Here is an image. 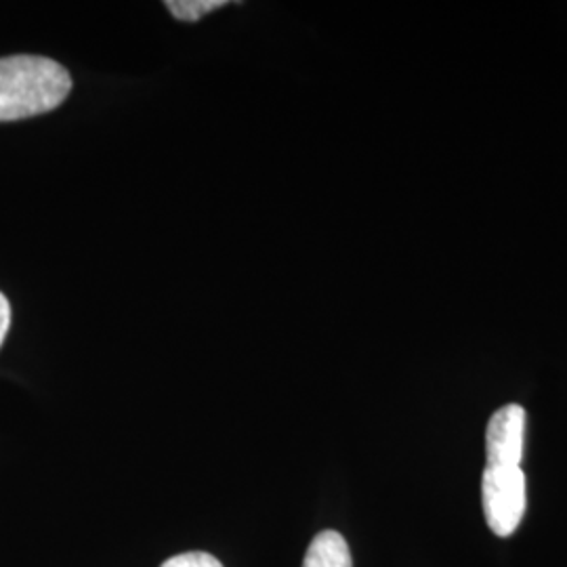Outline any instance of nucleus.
<instances>
[{"label": "nucleus", "instance_id": "nucleus-5", "mask_svg": "<svg viewBox=\"0 0 567 567\" xmlns=\"http://www.w3.org/2000/svg\"><path fill=\"white\" fill-rule=\"evenodd\" d=\"M225 0H168L164 7L171 11L173 18L182 21L203 20L204 16L225 7Z\"/></svg>", "mask_w": 567, "mask_h": 567}, {"label": "nucleus", "instance_id": "nucleus-1", "mask_svg": "<svg viewBox=\"0 0 567 567\" xmlns=\"http://www.w3.org/2000/svg\"><path fill=\"white\" fill-rule=\"evenodd\" d=\"M72 91L70 72L49 58H0V122L41 116L65 102Z\"/></svg>", "mask_w": 567, "mask_h": 567}, {"label": "nucleus", "instance_id": "nucleus-3", "mask_svg": "<svg viewBox=\"0 0 567 567\" xmlns=\"http://www.w3.org/2000/svg\"><path fill=\"white\" fill-rule=\"evenodd\" d=\"M526 410L508 404L496 410L487 423V466H519L524 456Z\"/></svg>", "mask_w": 567, "mask_h": 567}, {"label": "nucleus", "instance_id": "nucleus-7", "mask_svg": "<svg viewBox=\"0 0 567 567\" xmlns=\"http://www.w3.org/2000/svg\"><path fill=\"white\" fill-rule=\"evenodd\" d=\"M9 326H11V305H9V299L0 292V344L4 343V339H7Z\"/></svg>", "mask_w": 567, "mask_h": 567}, {"label": "nucleus", "instance_id": "nucleus-6", "mask_svg": "<svg viewBox=\"0 0 567 567\" xmlns=\"http://www.w3.org/2000/svg\"><path fill=\"white\" fill-rule=\"evenodd\" d=\"M161 567H224V564L204 550H189L183 555H175L171 559H166Z\"/></svg>", "mask_w": 567, "mask_h": 567}, {"label": "nucleus", "instance_id": "nucleus-4", "mask_svg": "<svg viewBox=\"0 0 567 567\" xmlns=\"http://www.w3.org/2000/svg\"><path fill=\"white\" fill-rule=\"evenodd\" d=\"M303 567H353L347 540L334 529L320 532L305 553Z\"/></svg>", "mask_w": 567, "mask_h": 567}, {"label": "nucleus", "instance_id": "nucleus-2", "mask_svg": "<svg viewBox=\"0 0 567 567\" xmlns=\"http://www.w3.org/2000/svg\"><path fill=\"white\" fill-rule=\"evenodd\" d=\"M526 475L519 466H486L482 475V507L489 529L507 538L526 513Z\"/></svg>", "mask_w": 567, "mask_h": 567}]
</instances>
